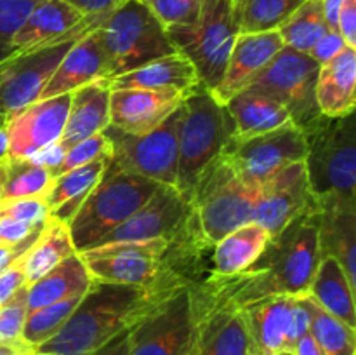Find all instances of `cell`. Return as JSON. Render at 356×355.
<instances>
[{"instance_id": "1", "label": "cell", "mask_w": 356, "mask_h": 355, "mask_svg": "<svg viewBox=\"0 0 356 355\" xmlns=\"http://www.w3.org/2000/svg\"><path fill=\"white\" fill-rule=\"evenodd\" d=\"M320 204L308 209L271 235L252 265L232 277H221L233 303L245 306L268 296L299 298L309 292L320 263Z\"/></svg>"}, {"instance_id": "2", "label": "cell", "mask_w": 356, "mask_h": 355, "mask_svg": "<svg viewBox=\"0 0 356 355\" xmlns=\"http://www.w3.org/2000/svg\"><path fill=\"white\" fill-rule=\"evenodd\" d=\"M155 303L145 287L92 281L65 326L35 348L42 355H90L131 329Z\"/></svg>"}, {"instance_id": "3", "label": "cell", "mask_w": 356, "mask_h": 355, "mask_svg": "<svg viewBox=\"0 0 356 355\" xmlns=\"http://www.w3.org/2000/svg\"><path fill=\"white\" fill-rule=\"evenodd\" d=\"M160 183L108 164L99 183L92 188L68 223L76 253L96 247L108 233L127 221L148 202Z\"/></svg>"}, {"instance_id": "4", "label": "cell", "mask_w": 356, "mask_h": 355, "mask_svg": "<svg viewBox=\"0 0 356 355\" xmlns=\"http://www.w3.org/2000/svg\"><path fill=\"white\" fill-rule=\"evenodd\" d=\"M233 136V122L225 104L198 86L181 104L177 134L176 190L190 202L205 167L218 159Z\"/></svg>"}, {"instance_id": "5", "label": "cell", "mask_w": 356, "mask_h": 355, "mask_svg": "<svg viewBox=\"0 0 356 355\" xmlns=\"http://www.w3.org/2000/svg\"><path fill=\"white\" fill-rule=\"evenodd\" d=\"M306 138V176L316 200L350 198L356 187V122L346 117L318 115L301 127Z\"/></svg>"}, {"instance_id": "6", "label": "cell", "mask_w": 356, "mask_h": 355, "mask_svg": "<svg viewBox=\"0 0 356 355\" xmlns=\"http://www.w3.org/2000/svg\"><path fill=\"white\" fill-rule=\"evenodd\" d=\"M99 35L110 82L146 63L177 52L165 26L141 0H124L104 17Z\"/></svg>"}, {"instance_id": "7", "label": "cell", "mask_w": 356, "mask_h": 355, "mask_svg": "<svg viewBox=\"0 0 356 355\" xmlns=\"http://www.w3.org/2000/svg\"><path fill=\"white\" fill-rule=\"evenodd\" d=\"M259 197L261 184L245 183L221 153L200 174L188 204L205 239L216 246L222 237L252 221Z\"/></svg>"}, {"instance_id": "8", "label": "cell", "mask_w": 356, "mask_h": 355, "mask_svg": "<svg viewBox=\"0 0 356 355\" xmlns=\"http://www.w3.org/2000/svg\"><path fill=\"white\" fill-rule=\"evenodd\" d=\"M165 31L176 51L195 66L202 86L212 93L222 80L240 35L233 0H204L200 16L193 24L169 26Z\"/></svg>"}, {"instance_id": "9", "label": "cell", "mask_w": 356, "mask_h": 355, "mask_svg": "<svg viewBox=\"0 0 356 355\" xmlns=\"http://www.w3.org/2000/svg\"><path fill=\"white\" fill-rule=\"evenodd\" d=\"M195 340L190 355H257L242 306L232 301L221 277L190 289Z\"/></svg>"}, {"instance_id": "10", "label": "cell", "mask_w": 356, "mask_h": 355, "mask_svg": "<svg viewBox=\"0 0 356 355\" xmlns=\"http://www.w3.org/2000/svg\"><path fill=\"white\" fill-rule=\"evenodd\" d=\"M320 65L306 52L280 49L273 61L245 87L280 103L298 127H305L320 115L315 87Z\"/></svg>"}, {"instance_id": "11", "label": "cell", "mask_w": 356, "mask_h": 355, "mask_svg": "<svg viewBox=\"0 0 356 355\" xmlns=\"http://www.w3.org/2000/svg\"><path fill=\"white\" fill-rule=\"evenodd\" d=\"M179 120L181 106L148 134H125L108 125L103 132L111 146V164L118 169L176 188Z\"/></svg>"}, {"instance_id": "12", "label": "cell", "mask_w": 356, "mask_h": 355, "mask_svg": "<svg viewBox=\"0 0 356 355\" xmlns=\"http://www.w3.org/2000/svg\"><path fill=\"white\" fill-rule=\"evenodd\" d=\"M86 35V33H83ZM79 37L17 52L0 61V125L37 103L45 84Z\"/></svg>"}, {"instance_id": "13", "label": "cell", "mask_w": 356, "mask_h": 355, "mask_svg": "<svg viewBox=\"0 0 356 355\" xmlns=\"http://www.w3.org/2000/svg\"><path fill=\"white\" fill-rule=\"evenodd\" d=\"M306 152L305 132L294 122H289L252 138L232 136L221 153L245 183L261 184L284 167L305 162Z\"/></svg>"}, {"instance_id": "14", "label": "cell", "mask_w": 356, "mask_h": 355, "mask_svg": "<svg viewBox=\"0 0 356 355\" xmlns=\"http://www.w3.org/2000/svg\"><path fill=\"white\" fill-rule=\"evenodd\" d=\"M195 340V317L190 289L153 305L129 336V355H190Z\"/></svg>"}, {"instance_id": "15", "label": "cell", "mask_w": 356, "mask_h": 355, "mask_svg": "<svg viewBox=\"0 0 356 355\" xmlns=\"http://www.w3.org/2000/svg\"><path fill=\"white\" fill-rule=\"evenodd\" d=\"M167 239L115 242L80 253L92 281L146 287L159 271Z\"/></svg>"}, {"instance_id": "16", "label": "cell", "mask_w": 356, "mask_h": 355, "mask_svg": "<svg viewBox=\"0 0 356 355\" xmlns=\"http://www.w3.org/2000/svg\"><path fill=\"white\" fill-rule=\"evenodd\" d=\"M315 202L309 190L305 162L292 164L261 183V197L252 212V221L270 235H277L294 218Z\"/></svg>"}, {"instance_id": "17", "label": "cell", "mask_w": 356, "mask_h": 355, "mask_svg": "<svg viewBox=\"0 0 356 355\" xmlns=\"http://www.w3.org/2000/svg\"><path fill=\"white\" fill-rule=\"evenodd\" d=\"M72 93L37 101L10 118L3 127L9 136V159L23 160L33 152L59 141L68 117Z\"/></svg>"}, {"instance_id": "18", "label": "cell", "mask_w": 356, "mask_h": 355, "mask_svg": "<svg viewBox=\"0 0 356 355\" xmlns=\"http://www.w3.org/2000/svg\"><path fill=\"white\" fill-rule=\"evenodd\" d=\"M184 94L176 89H118L110 94V125L132 136L159 127L183 104Z\"/></svg>"}, {"instance_id": "19", "label": "cell", "mask_w": 356, "mask_h": 355, "mask_svg": "<svg viewBox=\"0 0 356 355\" xmlns=\"http://www.w3.org/2000/svg\"><path fill=\"white\" fill-rule=\"evenodd\" d=\"M104 19L86 17L61 0H42L10 42V54L44 47L54 42L79 37ZM9 54V56H10Z\"/></svg>"}, {"instance_id": "20", "label": "cell", "mask_w": 356, "mask_h": 355, "mask_svg": "<svg viewBox=\"0 0 356 355\" xmlns=\"http://www.w3.org/2000/svg\"><path fill=\"white\" fill-rule=\"evenodd\" d=\"M188 211H190V204L181 197L176 188L160 184L141 209H138L118 228L108 233L97 246L115 242L169 239L174 230L183 221Z\"/></svg>"}, {"instance_id": "21", "label": "cell", "mask_w": 356, "mask_h": 355, "mask_svg": "<svg viewBox=\"0 0 356 355\" xmlns=\"http://www.w3.org/2000/svg\"><path fill=\"white\" fill-rule=\"evenodd\" d=\"M284 47L278 31L238 35L229 54L225 75L212 96L221 104H226L235 94L245 89Z\"/></svg>"}, {"instance_id": "22", "label": "cell", "mask_w": 356, "mask_h": 355, "mask_svg": "<svg viewBox=\"0 0 356 355\" xmlns=\"http://www.w3.org/2000/svg\"><path fill=\"white\" fill-rule=\"evenodd\" d=\"M96 80H108L106 56L101 44L99 26L87 31L72 45L45 84L38 101L73 93Z\"/></svg>"}, {"instance_id": "23", "label": "cell", "mask_w": 356, "mask_h": 355, "mask_svg": "<svg viewBox=\"0 0 356 355\" xmlns=\"http://www.w3.org/2000/svg\"><path fill=\"white\" fill-rule=\"evenodd\" d=\"M320 204V258L332 256L356 287V211L350 198H327Z\"/></svg>"}, {"instance_id": "24", "label": "cell", "mask_w": 356, "mask_h": 355, "mask_svg": "<svg viewBox=\"0 0 356 355\" xmlns=\"http://www.w3.org/2000/svg\"><path fill=\"white\" fill-rule=\"evenodd\" d=\"M110 82L96 80L72 93L68 117L59 143L66 150L110 125Z\"/></svg>"}, {"instance_id": "25", "label": "cell", "mask_w": 356, "mask_h": 355, "mask_svg": "<svg viewBox=\"0 0 356 355\" xmlns=\"http://www.w3.org/2000/svg\"><path fill=\"white\" fill-rule=\"evenodd\" d=\"M356 87V49L346 47L320 66L316 79L315 97L320 115L346 117L355 113Z\"/></svg>"}, {"instance_id": "26", "label": "cell", "mask_w": 356, "mask_h": 355, "mask_svg": "<svg viewBox=\"0 0 356 355\" xmlns=\"http://www.w3.org/2000/svg\"><path fill=\"white\" fill-rule=\"evenodd\" d=\"M292 305V296H268L243 306L257 355L289 352Z\"/></svg>"}, {"instance_id": "27", "label": "cell", "mask_w": 356, "mask_h": 355, "mask_svg": "<svg viewBox=\"0 0 356 355\" xmlns=\"http://www.w3.org/2000/svg\"><path fill=\"white\" fill-rule=\"evenodd\" d=\"M198 86L197 70L179 52L149 61L110 82V90L118 89H176L191 94Z\"/></svg>"}, {"instance_id": "28", "label": "cell", "mask_w": 356, "mask_h": 355, "mask_svg": "<svg viewBox=\"0 0 356 355\" xmlns=\"http://www.w3.org/2000/svg\"><path fill=\"white\" fill-rule=\"evenodd\" d=\"M111 157H101L86 166L54 176L51 188L45 195L49 205V219L68 225L87 195L99 183L110 164Z\"/></svg>"}, {"instance_id": "29", "label": "cell", "mask_w": 356, "mask_h": 355, "mask_svg": "<svg viewBox=\"0 0 356 355\" xmlns=\"http://www.w3.org/2000/svg\"><path fill=\"white\" fill-rule=\"evenodd\" d=\"M233 122V138L245 139L289 124V111L271 97L243 89L225 104Z\"/></svg>"}, {"instance_id": "30", "label": "cell", "mask_w": 356, "mask_h": 355, "mask_svg": "<svg viewBox=\"0 0 356 355\" xmlns=\"http://www.w3.org/2000/svg\"><path fill=\"white\" fill-rule=\"evenodd\" d=\"M90 278L89 270L82 261L79 253L70 254L61 261L58 267L35 281L33 284L26 285V305L28 313L42 306L52 305L61 299L70 298L79 292H86L89 289Z\"/></svg>"}, {"instance_id": "31", "label": "cell", "mask_w": 356, "mask_h": 355, "mask_svg": "<svg viewBox=\"0 0 356 355\" xmlns=\"http://www.w3.org/2000/svg\"><path fill=\"white\" fill-rule=\"evenodd\" d=\"M308 294L323 310L343 320L351 329H356L355 287L336 258H320Z\"/></svg>"}, {"instance_id": "32", "label": "cell", "mask_w": 356, "mask_h": 355, "mask_svg": "<svg viewBox=\"0 0 356 355\" xmlns=\"http://www.w3.org/2000/svg\"><path fill=\"white\" fill-rule=\"evenodd\" d=\"M270 237L263 226L254 221L222 237L212 253V275L232 277L245 270L263 253Z\"/></svg>"}, {"instance_id": "33", "label": "cell", "mask_w": 356, "mask_h": 355, "mask_svg": "<svg viewBox=\"0 0 356 355\" xmlns=\"http://www.w3.org/2000/svg\"><path fill=\"white\" fill-rule=\"evenodd\" d=\"M76 253L70 239L68 225L47 219L44 230L40 232L33 246L24 254V277L26 285L33 284L47 271L58 267L65 258Z\"/></svg>"}, {"instance_id": "34", "label": "cell", "mask_w": 356, "mask_h": 355, "mask_svg": "<svg viewBox=\"0 0 356 355\" xmlns=\"http://www.w3.org/2000/svg\"><path fill=\"white\" fill-rule=\"evenodd\" d=\"M306 0H233L240 35L278 31Z\"/></svg>"}, {"instance_id": "35", "label": "cell", "mask_w": 356, "mask_h": 355, "mask_svg": "<svg viewBox=\"0 0 356 355\" xmlns=\"http://www.w3.org/2000/svg\"><path fill=\"white\" fill-rule=\"evenodd\" d=\"M298 301L309 315V334L323 355H355V329L323 310L309 294L299 296Z\"/></svg>"}, {"instance_id": "36", "label": "cell", "mask_w": 356, "mask_h": 355, "mask_svg": "<svg viewBox=\"0 0 356 355\" xmlns=\"http://www.w3.org/2000/svg\"><path fill=\"white\" fill-rule=\"evenodd\" d=\"M323 16L322 0H306L278 30L284 45L309 54L316 42L329 31Z\"/></svg>"}, {"instance_id": "37", "label": "cell", "mask_w": 356, "mask_h": 355, "mask_svg": "<svg viewBox=\"0 0 356 355\" xmlns=\"http://www.w3.org/2000/svg\"><path fill=\"white\" fill-rule=\"evenodd\" d=\"M82 296L83 292H79V294H73L70 298L61 299V301L42 306V308L28 313L23 329L24 343L35 350L42 343H45L52 336H56L59 333V329L65 326L66 320L70 319L73 310L76 308Z\"/></svg>"}, {"instance_id": "38", "label": "cell", "mask_w": 356, "mask_h": 355, "mask_svg": "<svg viewBox=\"0 0 356 355\" xmlns=\"http://www.w3.org/2000/svg\"><path fill=\"white\" fill-rule=\"evenodd\" d=\"M54 174L49 169L30 164L28 160H10L7 162V176L3 183L0 200L10 198H45L51 188Z\"/></svg>"}, {"instance_id": "39", "label": "cell", "mask_w": 356, "mask_h": 355, "mask_svg": "<svg viewBox=\"0 0 356 355\" xmlns=\"http://www.w3.org/2000/svg\"><path fill=\"white\" fill-rule=\"evenodd\" d=\"M26 291L28 287L23 285L9 301L0 305V343L2 345L28 347L23 341V329L28 317Z\"/></svg>"}, {"instance_id": "40", "label": "cell", "mask_w": 356, "mask_h": 355, "mask_svg": "<svg viewBox=\"0 0 356 355\" xmlns=\"http://www.w3.org/2000/svg\"><path fill=\"white\" fill-rule=\"evenodd\" d=\"M165 28L188 26L200 16L204 0H141Z\"/></svg>"}, {"instance_id": "41", "label": "cell", "mask_w": 356, "mask_h": 355, "mask_svg": "<svg viewBox=\"0 0 356 355\" xmlns=\"http://www.w3.org/2000/svg\"><path fill=\"white\" fill-rule=\"evenodd\" d=\"M101 157H111V146L104 132H97V134L89 136V138L82 139L76 145L70 146L66 150V155L63 159L61 166L56 169L54 176H59L63 173L75 169V167L86 166V164L92 162V160L101 159Z\"/></svg>"}, {"instance_id": "42", "label": "cell", "mask_w": 356, "mask_h": 355, "mask_svg": "<svg viewBox=\"0 0 356 355\" xmlns=\"http://www.w3.org/2000/svg\"><path fill=\"white\" fill-rule=\"evenodd\" d=\"M42 0H0V45L10 52V42L31 10Z\"/></svg>"}, {"instance_id": "43", "label": "cell", "mask_w": 356, "mask_h": 355, "mask_svg": "<svg viewBox=\"0 0 356 355\" xmlns=\"http://www.w3.org/2000/svg\"><path fill=\"white\" fill-rule=\"evenodd\" d=\"M0 218L17 219L31 225H45L49 219V205L42 197L0 200Z\"/></svg>"}, {"instance_id": "44", "label": "cell", "mask_w": 356, "mask_h": 355, "mask_svg": "<svg viewBox=\"0 0 356 355\" xmlns=\"http://www.w3.org/2000/svg\"><path fill=\"white\" fill-rule=\"evenodd\" d=\"M23 258L24 256H21L19 260L14 261L10 267L3 268V270L0 271V305L9 301V299L16 294L17 289L26 285Z\"/></svg>"}, {"instance_id": "45", "label": "cell", "mask_w": 356, "mask_h": 355, "mask_svg": "<svg viewBox=\"0 0 356 355\" xmlns=\"http://www.w3.org/2000/svg\"><path fill=\"white\" fill-rule=\"evenodd\" d=\"M45 225H31L26 221H17L10 218H0V246H14L31 233L40 232Z\"/></svg>"}, {"instance_id": "46", "label": "cell", "mask_w": 356, "mask_h": 355, "mask_svg": "<svg viewBox=\"0 0 356 355\" xmlns=\"http://www.w3.org/2000/svg\"><path fill=\"white\" fill-rule=\"evenodd\" d=\"M344 47H346V42L341 37L339 31L329 30L318 42H316L315 47L309 51V56L322 66L325 65V63H329L332 58H336Z\"/></svg>"}, {"instance_id": "47", "label": "cell", "mask_w": 356, "mask_h": 355, "mask_svg": "<svg viewBox=\"0 0 356 355\" xmlns=\"http://www.w3.org/2000/svg\"><path fill=\"white\" fill-rule=\"evenodd\" d=\"M65 155H66L65 146H63L59 141H54L47 146H42L40 150L33 152L31 155H28L26 159H23V160H28V162L33 164V166L49 169L52 174H54L56 169L61 166Z\"/></svg>"}, {"instance_id": "48", "label": "cell", "mask_w": 356, "mask_h": 355, "mask_svg": "<svg viewBox=\"0 0 356 355\" xmlns=\"http://www.w3.org/2000/svg\"><path fill=\"white\" fill-rule=\"evenodd\" d=\"M86 17L104 19L111 10L117 9L124 0H61Z\"/></svg>"}, {"instance_id": "49", "label": "cell", "mask_w": 356, "mask_h": 355, "mask_svg": "<svg viewBox=\"0 0 356 355\" xmlns=\"http://www.w3.org/2000/svg\"><path fill=\"white\" fill-rule=\"evenodd\" d=\"M337 31L346 45L356 47V0H346L337 16Z\"/></svg>"}, {"instance_id": "50", "label": "cell", "mask_w": 356, "mask_h": 355, "mask_svg": "<svg viewBox=\"0 0 356 355\" xmlns=\"http://www.w3.org/2000/svg\"><path fill=\"white\" fill-rule=\"evenodd\" d=\"M309 333V315L305 306L294 298L291 313V327H289V352H292L294 345L301 340L305 334Z\"/></svg>"}, {"instance_id": "51", "label": "cell", "mask_w": 356, "mask_h": 355, "mask_svg": "<svg viewBox=\"0 0 356 355\" xmlns=\"http://www.w3.org/2000/svg\"><path fill=\"white\" fill-rule=\"evenodd\" d=\"M129 336H131V329L122 331L113 340H110L90 355H129Z\"/></svg>"}, {"instance_id": "52", "label": "cell", "mask_w": 356, "mask_h": 355, "mask_svg": "<svg viewBox=\"0 0 356 355\" xmlns=\"http://www.w3.org/2000/svg\"><path fill=\"white\" fill-rule=\"evenodd\" d=\"M344 2L346 0H322L323 16H325V21L330 30L337 31V16H339V10Z\"/></svg>"}, {"instance_id": "53", "label": "cell", "mask_w": 356, "mask_h": 355, "mask_svg": "<svg viewBox=\"0 0 356 355\" xmlns=\"http://www.w3.org/2000/svg\"><path fill=\"white\" fill-rule=\"evenodd\" d=\"M292 354L294 355H323V352L320 350V347L316 345V341L313 340L312 334H305L298 343L292 348Z\"/></svg>"}, {"instance_id": "54", "label": "cell", "mask_w": 356, "mask_h": 355, "mask_svg": "<svg viewBox=\"0 0 356 355\" xmlns=\"http://www.w3.org/2000/svg\"><path fill=\"white\" fill-rule=\"evenodd\" d=\"M35 350L30 347H9L0 343V355H33Z\"/></svg>"}, {"instance_id": "55", "label": "cell", "mask_w": 356, "mask_h": 355, "mask_svg": "<svg viewBox=\"0 0 356 355\" xmlns=\"http://www.w3.org/2000/svg\"><path fill=\"white\" fill-rule=\"evenodd\" d=\"M9 160V136H7L6 127L0 125V162Z\"/></svg>"}, {"instance_id": "56", "label": "cell", "mask_w": 356, "mask_h": 355, "mask_svg": "<svg viewBox=\"0 0 356 355\" xmlns=\"http://www.w3.org/2000/svg\"><path fill=\"white\" fill-rule=\"evenodd\" d=\"M7 162H0V197H2V190H3V183H6V176H7Z\"/></svg>"}, {"instance_id": "57", "label": "cell", "mask_w": 356, "mask_h": 355, "mask_svg": "<svg viewBox=\"0 0 356 355\" xmlns=\"http://www.w3.org/2000/svg\"><path fill=\"white\" fill-rule=\"evenodd\" d=\"M278 355H294V354H292V352H282V354H278Z\"/></svg>"}, {"instance_id": "58", "label": "cell", "mask_w": 356, "mask_h": 355, "mask_svg": "<svg viewBox=\"0 0 356 355\" xmlns=\"http://www.w3.org/2000/svg\"><path fill=\"white\" fill-rule=\"evenodd\" d=\"M33 355H42V354H33Z\"/></svg>"}]
</instances>
